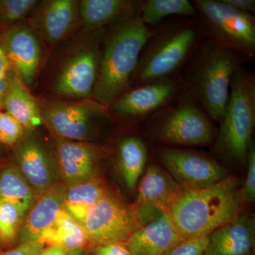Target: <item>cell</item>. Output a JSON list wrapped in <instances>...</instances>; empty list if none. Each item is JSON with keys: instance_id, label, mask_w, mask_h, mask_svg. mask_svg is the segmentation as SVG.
I'll use <instances>...</instances> for the list:
<instances>
[{"instance_id": "obj_1", "label": "cell", "mask_w": 255, "mask_h": 255, "mask_svg": "<svg viewBox=\"0 0 255 255\" xmlns=\"http://www.w3.org/2000/svg\"><path fill=\"white\" fill-rule=\"evenodd\" d=\"M152 28L135 15L107 32L91 99L110 107L128 90L139 58Z\"/></svg>"}, {"instance_id": "obj_2", "label": "cell", "mask_w": 255, "mask_h": 255, "mask_svg": "<svg viewBox=\"0 0 255 255\" xmlns=\"http://www.w3.org/2000/svg\"><path fill=\"white\" fill-rule=\"evenodd\" d=\"M206 38L202 25L196 18L179 17L152 28L130 86L179 75Z\"/></svg>"}, {"instance_id": "obj_3", "label": "cell", "mask_w": 255, "mask_h": 255, "mask_svg": "<svg viewBox=\"0 0 255 255\" xmlns=\"http://www.w3.org/2000/svg\"><path fill=\"white\" fill-rule=\"evenodd\" d=\"M241 194L234 178L201 189H182L168 211L184 241L209 236L241 213Z\"/></svg>"}, {"instance_id": "obj_4", "label": "cell", "mask_w": 255, "mask_h": 255, "mask_svg": "<svg viewBox=\"0 0 255 255\" xmlns=\"http://www.w3.org/2000/svg\"><path fill=\"white\" fill-rule=\"evenodd\" d=\"M247 58L206 38L194 50L180 75L186 90L209 118L220 122L229 98L231 82Z\"/></svg>"}, {"instance_id": "obj_5", "label": "cell", "mask_w": 255, "mask_h": 255, "mask_svg": "<svg viewBox=\"0 0 255 255\" xmlns=\"http://www.w3.org/2000/svg\"><path fill=\"white\" fill-rule=\"evenodd\" d=\"M216 147L236 162L246 161L255 124V75L242 68L233 76Z\"/></svg>"}, {"instance_id": "obj_6", "label": "cell", "mask_w": 255, "mask_h": 255, "mask_svg": "<svg viewBox=\"0 0 255 255\" xmlns=\"http://www.w3.org/2000/svg\"><path fill=\"white\" fill-rule=\"evenodd\" d=\"M149 119L150 135L166 145H208L216 137L211 119L187 90Z\"/></svg>"}, {"instance_id": "obj_7", "label": "cell", "mask_w": 255, "mask_h": 255, "mask_svg": "<svg viewBox=\"0 0 255 255\" xmlns=\"http://www.w3.org/2000/svg\"><path fill=\"white\" fill-rule=\"evenodd\" d=\"M206 38L246 58L255 56V19L223 0H194Z\"/></svg>"}, {"instance_id": "obj_8", "label": "cell", "mask_w": 255, "mask_h": 255, "mask_svg": "<svg viewBox=\"0 0 255 255\" xmlns=\"http://www.w3.org/2000/svg\"><path fill=\"white\" fill-rule=\"evenodd\" d=\"M40 111L43 123L55 137L72 141L90 142L110 117L108 107L91 98L49 101L40 105Z\"/></svg>"}, {"instance_id": "obj_9", "label": "cell", "mask_w": 255, "mask_h": 255, "mask_svg": "<svg viewBox=\"0 0 255 255\" xmlns=\"http://www.w3.org/2000/svg\"><path fill=\"white\" fill-rule=\"evenodd\" d=\"M89 32L87 39L62 63L53 85V91L56 95L78 100L91 98L98 75L101 45L107 31Z\"/></svg>"}, {"instance_id": "obj_10", "label": "cell", "mask_w": 255, "mask_h": 255, "mask_svg": "<svg viewBox=\"0 0 255 255\" xmlns=\"http://www.w3.org/2000/svg\"><path fill=\"white\" fill-rule=\"evenodd\" d=\"M82 226L94 247L125 244L140 227L132 208L111 193L89 208Z\"/></svg>"}, {"instance_id": "obj_11", "label": "cell", "mask_w": 255, "mask_h": 255, "mask_svg": "<svg viewBox=\"0 0 255 255\" xmlns=\"http://www.w3.org/2000/svg\"><path fill=\"white\" fill-rule=\"evenodd\" d=\"M156 155L184 189L209 187L228 176L227 170L216 161L192 151L162 147L157 149Z\"/></svg>"}, {"instance_id": "obj_12", "label": "cell", "mask_w": 255, "mask_h": 255, "mask_svg": "<svg viewBox=\"0 0 255 255\" xmlns=\"http://www.w3.org/2000/svg\"><path fill=\"white\" fill-rule=\"evenodd\" d=\"M180 75L147 82L128 89L109 107L128 119H145L172 103L185 91Z\"/></svg>"}, {"instance_id": "obj_13", "label": "cell", "mask_w": 255, "mask_h": 255, "mask_svg": "<svg viewBox=\"0 0 255 255\" xmlns=\"http://www.w3.org/2000/svg\"><path fill=\"white\" fill-rule=\"evenodd\" d=\"M4 54L18 78L29 88L34 84L41 62V38L31 21L5 28L0 34Z\"/></svg>"}, {"instance_id": "obj_14", "label": "cell", "mask_w": 255, "mask_h": 255, "mask_svg": "<svg viewBox=\"0 0 255 255\" xmlns=\"http://www.w3.org/2000/svg\"><path fill=\"white\" fill-rule=\"evenodd\" d=\"M144 173L132 207L140 226L168 214L182 191L175 179L159 166L151 164Z\"/></svg>"}, {"instance_id": "obj_15", "label": "cell", "mask_w": 255, "mask_h": 255, "mask_svg": "<svg viewBox=\"0 0 255 255\" xmlns=\"http://www.w3.org/2000/svg\"><path fill=\"white\" fill-rule=\"evenodd\" d=\"M28 132L17 143L15 165L38 197L61 181L55 153Z\"/></svg>"}, {"instance_id": "obj_16", "label": "cell", "mask_w": 255, "mask_h": 255, "mask_svg": "<svg viewBox=\"0 0 255 255\" xmlns=\"http://www.w3.org/2000/svg\"><path fill=\"white\" fill-rule=\"evenodd\" d=\"M55 156L60 181L66 187L97 177L105 150L88 142L72 141L57 138Z\"/></svg>"}, {"instance_id": "obj_17", "label": "cell", "mask_w": 255, "mask_h": 255, "mask_svg": "<svg viewBox=\"0 0 255 255\" xmlns=\"http://www.w3.org/2000/svg\"><path fill=\"white\" fill-rule=\"evenodd\" d=\"M31 22L41 39L50 46L68 38L80 24L79 1H40Z\"/></svg>"}, {"instance_id": "obj_18", "label": "cell", "mask_w": 255, "mask_h": 255, "mask_svg": "<svg viewBox=\"0 0 255 255\" xmlns=\"http://www.w3.org/2000/svg\"><path fill=\"white\" fill-rule=\"evenodd\" d=\"M65 191L66 186L59 182L36 198L21 223L18 232L19 244L39 241L65 206Z\"/></svg>"}, {"instance_id": "obj_19", "label": "cell", "mask_w": 255, "mask_h": 255, "mask_svg": "<svg viewBox=\"0 0 255 255\" xmlns=\"http://www.w3.org/2000/svg\"><path fill=\"white\" fill-rule=\"evenodd\" d=\"M255 220L239 214L209 236L204 255H253Z\"/></svg>"}, {"instance_id": "obj_20", "label": "cell", "mask_w": 255, "mask_h": 255, "mask_svg": "<svg viewBox=\"0 0 255 255\" xmlns=\"http://www.w3.org/2000/svg\"><path fill=\"white\" fill-rule=\"evenodd\" d=\"M183 241L167 214L140 226L125 245L131 255H164Z\"/></svg>"}, {"instance_id": "obj_21", "label": "cell", "mask_w": 255, "mask_h": 255, "mask_svg": "<svg viewBox=\"0 0 255 255\" xmlns=\"http://www.w3.org/2000/svg\"><path fill=\"white\" fill-rule=\"evenodd\" d=\"M140 3L132 0L79 1L80 23L89 31L106 29L137 15Z\"/></svg>"}, {"instance_id": "obj_22", "label": "cell", "mask_w": 255, "mask_h": 255, "mask_svg": "<svg viewBox=\"0 0 255 255\" xmlns=\"http://www.w3.org/2000/svg\"><path fill=\"white\" fill-rule=\"evenodd\" d=\"M1 108L17 121L26 132L43 124L39 104L14 71L4 92Z\"/></svg>"}, {"instance_id": "obj_23", "label": "cell", "mask_w": 255, "mask_h": 255, "mask_svg": "<svg viewBox=\"0 0 255 255\" xmlns=\"http://www.w3.org/2000/svg\"><path fill=\"white\" fill-rule=\"evenodd\" d=\"M117 164L126 185L134 191L139 179L145 170L147 150L140 137L128 136L119 142L117 149Z\"/></svg>"}, {"instance_id": "obj_24", "label": "cell", "mask_w": 255, "mask_h": 255, "mask_svg": "<svg viewBox=\"0 0 255 255\" xmlns=\"http://www.w3.org/2000/svg\"><path fill=\"white\" fill-rule=\"evenodd\" d=\"M38 243L45 246H63L70 251L87 248L90 244L83 227L64 208L53 224L43 233Z\"/></svg>"}, {"instance_id": "obj_25", "label": "cell", "mask_w": 255, "mask_h": 255, "mask_svg": "<svg viewBox=\"0 0 255 255\" xmlns=\"http://www.w3.org/2000/svg\"><path fill=\"white\" fill-rule=\"evenodd\" d=\"M139 17L148 27H155L165 18L177 17L196 18L195 6L188 0H146L139 6Z\"/></svg>"}, {"instance_id": "obj_26", "label": "cell", "mask_w": 255, "mask_h": 255, "mask_svg": "<svg viewBox=\"0 0 255 255\" xmlns=\"http://www.w3.org/2000/svg\"><path fill=\"white\" fill-rule=\"evenodd\" d=\"M37 196L16 165L0 171V201H7L26 215Z\"/></svg>"}, {"instance_id": "obj_27", "label": "cell", "mask_w": 255, "mask_h": 255, "mask_svg": "<svg viewBox=\"0 0 255 255\" xmlns=\"http://www.w3.org/2000/svg\"><path fill=\"white\" fill-rule=\"evenodd\" d=\"M105 184L98 177L66 187L65 205L89 208L109 194Z\"/></svg>"}, {"instance_id": "obj_28", "label": "cell", "mask_w": 255, "mask_h": 255, "mask_svg": "<svg viewBox=\"0 0 255 255\" xmlns=\"http://www.w3.org/2000/svg\"><path fill=\"white\" fill-rule=\"evenodd\" d=\"M24 216L14 204L0 201V244L9 246L14 243Z\"/></svg>"}, {"instance_id": "obj_29", "label": "cell", "mask_w": 255, "mask_h": 255, "mask_svg": "<svg viewBox=\"0 0 255 255\" xmlns=\"http://www.w3.org/2000/svg\"><path fill=\"white\" fill-rule=\"evenodd\" d=\"M39 3L37 0H0V24L6 28L24 21Z\"/></svg>"}, {"instance_id": "obj_30", "label": "cell", "mask_w": 255, "mask_h": 255, "mask_svg": "<svg viewBox=\"0 0 255 255\" xmlns=\"http://www.w3.org/2000/svg\"><path fill=\"white\" fill-rule=\"evenodd\" d=\"M26 130L11 115L0 110V143L5 145L17 144Z\"/></svg>"}, {"instance_id": "obj_31", "label": "cell", "mask_w": 255, "mask_h": 255, "mask_svg": "<svg viewBox=\"0 0 255 255\" xmlns=\"http://www.w3.org/2000/svg\"><path fill=\"white\" fill-rule=\"evenodd\" d=\"M248 162V172L243 184L241 197L242 199L254 202L255 199V147L252 142L246 159Z\"/></svg>"}, {"instance_id": "obj_32", "label": "cell", "mask_w": 255, "mask_h": 255, "mask_svg": "<svg viewBox=\"0 0 255 255\" xmlns=\"http://www.w3.org/2000/svg\"><path fill=\"white\" fill-rule=\"evenodd\" d=\"M208 241L209 236L183 241L171 248L164 255H204Z\"/></svg>"}, {"instance_id": "obj_33", "label": "cell", "mask_w": 255, "mask_h": 255, "mask_svg": "<svg viewBox=\"0 0 255 255\" xmlns=\"http://www.w3.org/2000/svg\"><path fill=\"white\" fill-rule=\"evenodd\" d=\"M12 72L13 70L10 66L9 61L4 54L1 45V40H0V110H1L3 97Z\"/></svg>"}, {"instance_id": "obj_34", "label": "cell", "mask_w": 255, "mask_h": 255, "mask_svg": "<svg viewBox=\"0 0 255 255\" xmlns=\"http://www.w3.org/2000/svg\"><path fill=\"white\" fill-rule=\"evenodd\" d=\"M44 245L38 242L20 243L18 246L0 253V255H33L40 253Z\"/></svg>"}, {"instance_id": "obj_35", "label": "cell", "mask_w": 255, "mask_h": 255, "mask_svg": "<svg viewBox=\"0 0 255 255\" xmlns=\"http://www.w3.org/2000/svg\"><path fill=\"white\" fill-rule=\"evenodd\" d=\"M94 248L93 255H131L124 243H110Z\"/></svg>"}, {"instance_id": "obj_36", "label": "cell", "mask_w": 255, "mask_h": 255, "mask_svg": "<svg viewBox=\"0 0 255 255\" xmlns=\"http://www.w3.org/2000/svg\"><path fill=\"white\" fill-rule=\"evenodd\" d=\"M225 3L232 6L234 9L254 16L255 11V0H223Z\"/></svg>"}, {"instance_id": "obj_37", "label": "cell", "mask_w": 255, "mask_h": 255, "mask_svg": "<svg viewBox=\"0 0 255 255\" xmlns=\"http://www.w3.org/2000/svg\"><path fill=\"white\" fill-rule=\"evenodd\" d=\"M70 251L67 248L60 246H45L44 248L38 255H69Z\"/></svg>"}, {"instance_id": "obj_38", "label": "cell", "mask_w": 255, "mask_h": 255, "mask_svg": "<svg viewBox=\"0 0 255 255\" xmlns=\"http://www.w3.org/2000/svg\"><path fill=\"white\" fill-rule=\"evenodd\" d=\"M69 255H89V253L87 248H83V249H78L70 251Z\"/></svg>"}, {"instance_id": "obj_39", "label": "cell", "mask_w": 255, "mask_h": 255, "mask_svg": "<svg viewBox=\"0 0 255 255\" xmlns=\"http://www.w3.org/2000/svg\"><path fill=\"white\" fill-rule=\"evenodd\" d=\"M38 253H37V254H35V255H38Z\"/></svg>"}]
</instances>
